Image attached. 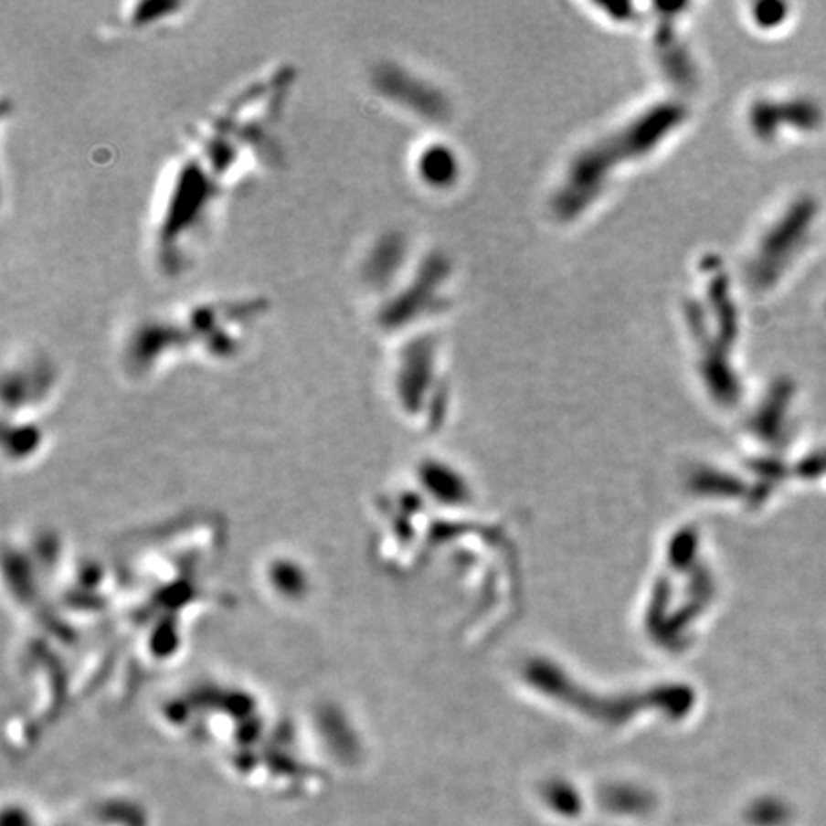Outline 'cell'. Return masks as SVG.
I'll return each mask as SVG.
<instances>
[{
  "label": "cell",
  "mask_w": 826,
  "mask_h": 826,
  "mask_svg": "<svg viewBox=\"0 0 826 826\" xmlns=\"http://www.w3.org/2000/svg\"><path fill=\"white\" fill-rule=\"evenodd\" d=\"M826 226L824 203L815 194H796L763 232L750 274L759 289L780 283L800 260L813 251Z\"/></svg>",
  "instance_id": "1"
},
{
  "label": "cell",
  "mask_w": 826,
  "mask_h": 826,
  "mask_svg": "<svg viewBox=\"0 0 826 826\" xmlns=\"http://www.w3.org/2000/svg\"><path fill=\"white\" fill-rule=\"evenodd\" d=\"M752 129L761 142L813 140L826 131L824 101L810 92L759 98L752 106Z\"/></svg>",
  "instance_id": "2"
},
{
  "label": "cell",
  "mask_w": 826,
  "mask_h": 826,
  "mask_svg": "<svg viewBox=\"0 0 826 826\" xmlns=\"http://www.w3.org/2000/svg\"><path fill=\"white\" fill-rule=\"evenodd\" d=\"M790 6L789 5H778V3H766V5H757L754 8V22L759 29L766 31H775V29H782L784 26L789 24L790 19Z\"/></svg>",
  "instance_id": "3"
},
{
  "label": "cell",
  "mask_w": 826,
  "mask_h": 826,
  "mask_svg": "<svg viewBox=\"0 0 826 826\" xmlns=\"http://www.w3.org/2000/svg\"><path fill=\"white\" fill-rule=\"evenodd\" d=\"M824 312H826V302H824Z\"/></svg>",
  "instance_id": "4"
}]
</instances>
